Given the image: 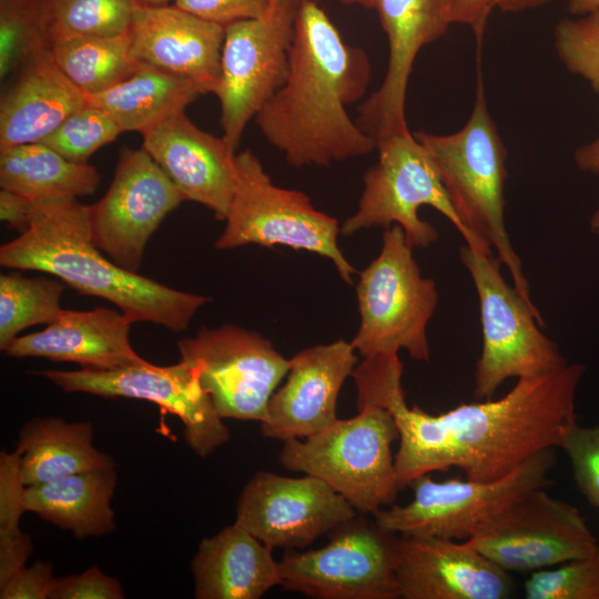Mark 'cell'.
Returning a JSON list of instances; mask_svg holds the SVG:
<instances>
[{
  "instance_id": "cell-40",
  "label": "cell",
  "mask_w": 599,
  "mask_h": 599,
  "mask_svg": "<svg viewBox=\"0 0 599 599\" xmlns=\"http://www.w3.org/2000/svg\"><path fill=\"white\" fill-rule=\"evenodd\" d=\"M120 581L93 565L77 575L57 578L50 599H123Z\"/></svg>"
},
{
  "instance_id": "cell-32",
  "label": "cell",
  "mask_w": 599,
  "mask_h": 599,
  "mask_svg": "<svg viewBox=\"0 0 599 599\" xmlns=\"http://www.w3.org/2000/svg\"><path fill=\"white\" fill-rule=\"evenodd\" d=\"M133 9L132 0H45L44 23L49 44L126 32Z\"/></svg>"
},
{
  "instance_id": "cell-24",
  "label": "cell",
  "mask_w": 599,
  "mask_h": 599,
  "mask_svg": "<svg viewBox=\"0 0 599 599\" xmlns=\"http://www.w3.org/2000/svg\"><path fill=\"white\" fill-rule=\"evenodd\" d=\"M273 549L233 522L203 538L191 562L196 599H258L281 586Z\"/></svg>"
},
{
  "instance_id": "cell-7",
  "label": "cell",
  "mask_w": 599,
  "mask_h": 599,
  "mask_svg": "<svg viewBox=\"0 0 599 599\" xmlns=\"http://www.w3.org/2000/svg\"><path fill=\"white\" fill-rule=\"evenodd\" d=\"M459 257L468 271L479 302L483 348L476 364L474 396L491 399L508 378L534 377L568 362L540 327L544 319L504 278L500 260L466 243Z\"/></svg>"
},
{
  "instance_id": "cell-38",
  "label": "cell",
  "mask_w": 599,
  "mask_h": 599,
  "mask_svg": "<svg viewBox=\"0 0 599 599\" xmlns=\"http://www.w3.org/2000/svg\"><path fill=\"white\" fill-rule=\"evenodd\" d=\"M568 456L579 491L599 508V426L576 424L560 447Z\"/></svg>"
},
{
  "instance_id": "cell-28",
  "label": "cell",
  "mask_w": 599,
  "mask_h": 599,
  "mask_svg": "<svg viewBox=\"0 0 599 599\" xmlns=\"http://www.w3.org/2000/svg\"><path fill=\"white\" fill-rule=\"evenodd\" d=\"M206 93L193 80L143 64L121 82L85 98L88 103L106 112L122 132L144 134L184 112L186 105Z\"/></svg>"
},
{
  "instance_id": "cell-34",
  "label": "cell",
  "mask_w": 599,
  "mask_h": 599,
  "mask_svg": "<svg viewBox=\"0 0 599 599\" xmlns=\"http://www.w3.org/2000/svg\"><path fill=\"white\" fill-rule=\"evenodd\" d=\"M44 4L45 0H0L1 79L50 49Z\"/></svg>"
},
{
  "instance_id": "cell-3",
  "label": "cell",
  "mask_w": 599,
  "mask_h": 599,
  "mask_svg": "<svg viewBox=\"0 0 599 599\" xmlns=\"http://www.w3.org/2000/svg\"><path fill=\"white\" fill-rule=\"evenodd\" d=\"M0 264L52 274L81 294L113 303L132 323L174 332L184 331L210 301L115 264L93 243L89 206L77 199L37 200L29 229L0 247Z\"/></svg>"
},
{
  "instance_id": "cell-11",
  "label": "cell",
  "mask_w": 599,
  "mask_h": 599,
  "mask_svg": "<svg viewBox=\"0 0 599 599\" xmlns=\"http://www.w3.org/2000/svg\"><path fill=\"white\" fill-rule=\"evenodd\" d=\"M328 536L321 548L283 556V588L316 599H399L398 535L358 512Z\"/></svg>"
},
{
  "instance_id": "cell-14",
  "label": "cell",
  "mask_w": 599,
  "mask_h": 599,
  "mask_svg": "<svg viewBox=\"0 0 599 599\" xmlns=\"http://www.w3.org/2000/svg\"><path fill=\"white\" fill-rule=\"evenodd\" d=\"M177 347L223 419L262 422L290 369V359L268 339L235 325L204 326Z\"/></svg>"
},
{
  "instance_id": "cell-46",
  "label": "cell",
  "mask_w": 599,
  "mask_h": 599,
  "mask_svg": "<svg viewBox=\"0 0 599 599\" xmlns=\"http://www.w3.org/2000/svg\"><path fill=\"white\" fill-rule=\"evenodd\" d=\"M171 1H174V0H132L134 6H143V7L167 6Z\"/></svg>"
},
{
  "instance_id": "cell-2",
  "label": "cell",
  "mask_w": 599,
  "mask_h": 599,
  "mask_svg": "<svg viewBox=\"0 0 599 599\" xmlns=\"http://www.w3.org/2000/svg\"><path fill=\"white\" fill-rule=\"evenodd\" d=\"M370 80L366 53L348 45L315 0H301L284 84L255 116L264 138L295 166L366 155L376 142L347 113Z\"/></svg>"
},
{
  "instance_id": "cell-6",
  "label": "cell",
  "mask_w": 599,
  "mask_h": 599,
  "mask_svg": "<svg viewBox=\"0 0 599 599\" xmlns=\"http://www.w3.org/2000/svg\"><path fill=\"white\" fill-rule=\"evenodd\" d=\"M399 225L384 231L378 256L356 286L359 327L351 342L363 358L404 349L419 362L430 356L427 325L438 303L433 280L424 277Z\"/></svg>"
},
{
  "instance_id": "cell-8",
  "label": "cell",
  "mask_w": 599,
  "mask_h": 599,
  "mask_svg": "<svg viewBox=\"0 0 599 599\" xmlns=\"http://www.w3.org/2000/svg\"><path fill=\"white\" fill-rule=\"evenodd\" d=\"M378 160L364 175L356 212L341 227L344 235L373 226L399 225L413 247H428L438 231L418 211L430 206L443 214L470 247L491 254L457 214L429 154L409 129L376 144Z\"/></svg>"
},
{
  "instance_id": "cell-13",
  "label": "cell",
  "mask_w": 599,
  "mask_h": 599,
  "mask_svg": "<svg viewBox=\"0 0 599 599\" xmlns=\"http://www.w3.org/2000/svg\"><path fill=\"white\" fill-rule=\"evenodd\" d=\"M545 489L511 502L466 541L509 572H534L590 556L599 542L580 510Z\"/></svg>"
},
{
  "instance_id": "cell-20",
  "label": "cell",
  "mask_w": 599,
  "mask_h": 599,
  "mask_svg": "<svg viewBox=\"0 0 599 599\" xmlns=\"http://www.w3.org/2000/svg\"><path fill=\"white\" fill-rule=\"evenodd\" d=\"M388 41L387 70L380 87L359 106L357 124L376 144L408 130L406 94L420 49L450 26L440 0H376Z\"/></svg>"
},
{
  "instance_id": "cell-43",
  "label": "cell",
  "mask_w": 599,
  "mask_h": 599,
  "mask_svg": "<svg viewBox=\"0 0 599 599\" xmlns=\"http://www.w3.org/2000/svg\"><path fill=\"white\" fill-rule=\"evenodd\" d=\"M37 200H31L13 191H0V219L10 229L23 233L32 222Z\"/></svg>"
},
{
  "instance_id": "cell-22",
  "label": "cell",
  "mask_w": 599,
  "mask_h": 599,
  "mask_svg": "<svg viewBox=\"0 0 599 599\" xmlns=\"http://www.w3.org/2000/svg\"><path fill=\"white\" fill-rule=\"evenodd\" d=\"M130 34L138 62L193 80L215 94L225 27L174 4L134 6Z\"/></svg>"
},
{
  "instance_id": "cell-41",
  "label": "cell",
  "mask_w": 599,
  "mask_h": 599,
  "mask_svg": "<svg viewBox=\"0 0 599 599\" xmlns=\"http://www.w3.org/2000/svg\"><path fill=\"white\" fill-rule=\"evenodd\" d=\"M273 0H174L173 4L199 18L226 27L265 16Z\"/></svg>"
},
{
  "instance_id": "cell-23",
  "label": "cell",
  "mask_w": 599,
  "mask_h": 599,
  "mask_svg": "<svg viewBox=\"0 0 599 599\" xmlns=\"http://www.w3.org/2000/svg\"><path fill=\"white\" fill-rule=\"evenodd\" d=\"M131 324L113 308L62 309L44 329L18 336L4 353L18 358L70 362L95 370L118 369L145 361L131 345Z\"/></svg>"
},
{
  "instance_id": "cell-36",
  "label": "cell",
  "mask_w": 599,
  "mask_h": 599,
  "mask_svg": "<svg viewBox=\"0 0 599 599\" xmlns=\"http://www.w3.org/2000/svg\"><path fill=\"white\" fill-rule=\"evenodd\" d=\"M527 599H599V546L588 557L531 572Z\"/></svg>"
},
{
  "instance_id": "cell-12",
  "label": "cell",
  "mask_w": 599,
  "mask_h": 599,
  "mask_svg": "<svg viewBox=\"0 0 599 599\" xmlns=\"http://www.w3.org/2000/svg\"><path fill=\"white\" fill-rule=\"evenodd\" d=\"M301 0H273L270 11L225 27L215 95L223 136L236 149L253 116L284 84Z\"/></svg>"
},
{
  "instance_id": "cell-21",
  "label": "cell",
  "mask_w": 599,
  "mask_h": 599,
  "mask_svg": "<svg viewBox=\"0 0 599 599\" xmlns=\"http://www.w3.org/2000/svg\"><path fill=\"white\" fill-rule=\"evenodd\" d=\"M142 136V148L184 200L206 206L225 221L236 185V154L230 142L201 130L184 112Z\"/></svg>"
},
{
  "instance_id": "cell-30",
  "label": "cell",
  "mask_w": 599,
  "mask_h": 599,
  "mask_svg": "<svg viewBox=\"0 0 599 599\" xmlns=\"http://www.w3.org/2000/svg\"><path fill=\"white\" fill-rule=\"evenodd\" d=\"M50 54L64 75L85 95L113 87L143 65L132 57L130 30L115 35L58 42L50 47Z\"/></svg>"
},
{
  "instance_id": "cell-5",
  "label": "cell",
  "mask_w": 599,
  "mask_h": 599,
  "mask_svg": "<svg viewBox=\"0 0 599 599\" xmlns=\"http://www.w3.org/2000/svg\"><path fill=\"white\" fill-rule=\"evenodd\" d=\"M357 408L354 417L337 418L307 438L284 441L278 463L319 478L358 512L373 516L393 505L400 490L392 450L399 432L389 410L376 405Z\"/></svg>"
},
{
  "instance_id": "cell-42",
  "label": "cell",
  "mask_w": 599,
  "mask_h": 599,
  "mask_svg": "<svg viewBox=\"0 0 599 599\" xmlns=\"http://www.w3.org/2000/svg\"><path fill=\"white\" fill-rule=\"evenodd\" d=\"M55 577L49 561L21 567L0 583L1 599H50Z\"/></svg>"
},
{
  "instance_id": "cell-16",
  "label": "cell",
  "mask_w": 599,
  "mask_h": 599,
  "mask_svg": "<svg viewBox=\"0 0 599 599\" xmlns=\"http://www.w3.org/2000/svg\"><path fill=\"white\" fill-rule=\"evenodd\" d=\"M184 201L143 148L123 146L108 191L89 206L92 241L115 264L138 272L149 238Z\"/></svg>"
},
{
  "instance_id": "cell-47",
  "label": "cell",
  "mask_w": 599,
  "mask_h": 599,
  "mask_svg": "<svg viewBox=\"0 0 599 599\" xmlns=\"http://www.w3.org/2000/svg\"><path fill=\"white\" fill-rule=\"evenodd\" d=\"M316 1V0H315ZM343 4H357L365 8H375L376 0H338Z\"/></svg>"
},
{
  "instance_id": "cell-37",
  "label": "cell",
  "mask_w": 599,
  "mask_h": 599,
  "mask_svg": "<svg viewBox=\"0 0 599 599\" xmlns=\"http://www.w3.org/2000/svg\"><path fill=\"white\" fill-rule=\"evenodd\" d=\"M554 47L564 67L599 95V10L560 20L554 30Z\"/></svg>"
},
{
  "instance_id": "cell-15",
  "label": "cell",
  "mask_w": 599,
  "mask_h": 599,
  "mask_svg": "<svg viewBox=\"0 0 599 599\" xmlns=\"http://www.w3.org/2000/svg\"><path fill=\"white\" fill-rule=\"evenodd\" d=\"M62 390L105 398H134L158 404L184 425L186 445L206 457L230 440V430L186 362L158 366L148 361L112 370L44 369L38 372Z\"/></svg>"
},
{
  "instance_id": "cell-25",
  "label": "cell",
  "mask_w": 599,
  "mask_h": 599,
  "mask_svg": "<svg viewBox=\"0 0 599 599\" xmlns=\"http://www.w3.org/2000/svg\"><path fill=\"white\" fill-rule=\"evenodd\" d=\"M88 103L53 61L50 49L21 69L0 101V149L35 143Z\"/></svg>"
},
{
  "instance_id": "cell-4",
  "label": "cell",
  "mask_w": 599,
  "mask_h": 599,
  "mask_svg": "<svg viewBox=\"0 0 599 599\" xmlns=\"http://www.w3.org/2000/svg\"><path fill=\"white\" fill-rule=\"evenodd\" d=\"M478 75L474 106L460 130L450 134L419 131L415 136L429 154L465 226L496 251L514 287L536 307L505 223L507 149L489 112L480 72Z\"/></svg>"
},
{
  "instance_id": "cell-39",
  "label": "cell",
  "mask_w": 599,
  "mask_h": 599,
  "mask_svg": "<svg viewBox=\"0 0 599 599\" xmlns=\"http://www.w3.org/2000/svg\"><path fill=\"white\" fill-rule=\"evenodd\" d=\"M445 17L449 24L458 23L469 27L480 43L488 19L498 9L507 13L534 10L548 4L552 0H440Z\"/></svg>"
},
{
  "instance_id": "cell-10",
  "label": "cell",
  "mask_w": 599,
  "mask_h": 599,
  "mask_svg": "<svg viewBox=\"0 0 599 599\" xmlns=\"http://www.w3.org/2000/svg\"><path fill=\"white\" fill-rule=\"evenodd\" d=\"M554 449L539 451L508 475L494 480L414 479L406 505H390L373 515L383 529L399 536H433L467 540L487 519L527 493L551 485Z\"/></svg>"
},
{
  "instance_id": "cell-44",
  "label": "cell",
  "mask_w": 599,
  "mask_h": 599,
  "mask_svg": "<svg viewBox=\"0 0 599 599\" xmlns=\"http://www.w3.org/2000/svg\"><path fill=\"white\" fill-rule=\"evenodd\" d=\"M573 161L576 166L582 171L591 174H599V136L591 142L578 146L573 153ZM590 231L599 235V206L593 212L590 219Z\"/></svg>"
},
{
  "instance_id": "cell-31",
  "label": "cell",
  "mask_w": 599,
  "mask_h": 599,
  "mask_svg": "<svg viewBox=\"0 0 599 599\" xmlns=\"http://www.w3.org/2000/svg\"><path fill=\"white\" fill-rule=\"evenodd\" d=\"M63 284L47 277H26L10 272L0 275V349L34 325L50 324L62 312Z\"/></svg>"
},
{
  "instance_id": "cell-26",
  "label": "cell",
  "mask_w": 599,
  "mask_h": 599,
  "mask_svg": "<svg viewBox=\"0 0 599 599\" xmlns=\"http://www.w3.org/2000/svg\"><path fill=\"white\" fill-rule=\"evenodd\" d=\"M116 480L115 469H99L27 486L26 510L78 539L108 535L115 529L111 500Z\"/></svg>"
},
{
  "instance_id": "cell-18",
  "label": "cell",
  "mask_w": 599,
  "mask_h": 599,
  "mask_svg": "<svg viewBox=\"0 0 599 599\" xmlns=\"http://www.w3.org/2000/svg\"><path fill=\"white\" fill-rule=\"evenodd\" d=\"M399 599H507L516 583L509 571L466 540L399 536L396 552Z\"/></svg>"
},
{
  "instance_id": "cell-45",
  "label": "cell",
  "mask_w": 599,
  "mask_h": 599,
  "mask_svg": "<svg viewBox=\"0 0 599 599\" xmlns=\"http://www.w3.org/2000/svg\"><path fill=\"white\" fill-rule=\"evenodd\" d=\"M568 11L572 16L581 17L599 10V0H568Z\"/></svg>"
},
{
  "instance_id": "cell-1",
  "label": "cell",
  "mask_w": 599,
  "mask_h": 599,
  "mask_svg": "<svg viewBox=\"0 0 599 599\" xmlns=\"http://www.w3.org/2000/svg\"><path fill=\"white\" fill-rule=\"evenodd\" d=\"M398 354L363 358L352 373L357 407L390 412L399 432L395 471L399 489L419 476L451 467L466 478H501L546 449L560 447L578 424L576 395L586 367L579 363L518 378L501 398L458 405L432 415L408 406Z\"/></svg>"
},
{
  "instance_id": "cell-27",
  "label": "cell",
  "mask_w": 599,
  "mask_h": 599,
  "mask_svg": "<svg viewBox=\"0 0 599 599\" xmlns=\"http://www.w3.org/2000/svg\"><path fill=\"white\" fill-rule=\"evenodd\" d=\"M21 470L26 486L53 481L73 474L114 469L112 458L93 446L89 422L35 417L20 429Z\"/></svg>"
},
{
  "instance_id": "cell-35",
  "label": "cell",
  "mask_w": 599,
  "mask_h": 599,
  "mask_svg": "<svg viewBox=\"0 0 599 599\" xmlns=\"http://www.w3.org/2000/svg\"><path fill=\"white\" fill-rule=\"evenodd\" d=\"M121 132L106 112L87 103L65 118L40 143L53 149L69 161L87 163L95 151L113 142Z\"/></svg>"
},
{
  "instance_id": "cell-17",
  "label": "cell",
  "mask_w": 599,
  "mask_h": 599,
  "mask_svg": "<svg viewBox=\"0 0 599 599\" xmlns=\"http://www.w3.org/2000/svg\"><path fill=\"white\" fill-rule=\"evenodd\" d=\"M357 514L317 477L258 470L238 496L234 522L272 549L302 550Z\"/></svg>"
},
{
  "instance_id": "cell-9",
  "label": "cell",
  "mask_w": 599,
  "mask_h": 599,
  "mask_svg": "<svg viewBox=\"0 0 599 599\" xmlns=\"http://www.w3.org/2000/svg\"><path fill=\"white\" fill-rule=\"evenodd\" d=\"M235 164L234 195L225 229L214 246L282 245L309 251L331 260L339 276L351 284L355 268L338 247L337 220L316 210L303 192L275 185L251 151L236 154Z\"/></svg>"
},
{
  "instance_id": "cell-19",
  "label": "cell",
  "mask_w": 599,
  "mask_h": 599,
  "mask_svg": "<svg viewBox=\"0 0 599 599\" xmlns=\"http://www.w3.org/2000/svg\"><path fill=\"white\" fill-rule=\"evenodd\" d=\"M352 343L338 339L314 345L290 358L284 385L272 395L262 436L286 441L307 438L337 419V398L357 365Z\"/></svg>"
},
{
  "instance_id": "cell-29",
  "label": "cell",
  "mask_w": 599,
  "mask_h": 599,
  "mask_svg": "<svg viewBox=\"0 0 599 599\" xmlns=\"http://www.w3.org/2000/svg\"><path fill=\"white\" fill-rule=\"evenodd\" d=\"M100 175L40 143L0 149V186L31 200L77 199L95 192Z\"/></svg>"
},
{
  "instance_id": "cell-33",
  "label": "cell",
  "mask_w": 599,
  "mask_h": 599,
  "mask_svg": "<svg viewBox=\"0 0 599 599\" xmlns=\"http://www.w3.org/2000/svg\"><path fill=\"white\" fill-rule=\"evenodd\" d=\"M22 451L0 454V579L6 580L26 566L32 552V539L20 530L26 510V489L21 470Z\"/></svg>"
}]
</instances>
